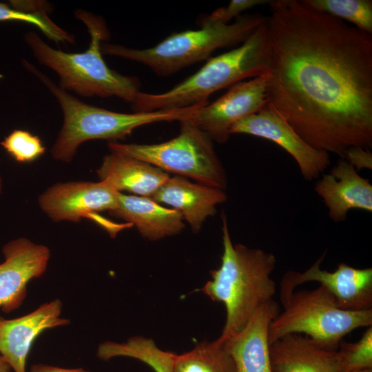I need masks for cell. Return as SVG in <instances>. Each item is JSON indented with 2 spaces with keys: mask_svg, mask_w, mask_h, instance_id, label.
<instances>
[{
  "mask_svg": "<svg viewBox=\"0 0 372 372\" xmlns=\"http://www.w3.org/2000/svg\"><path fill=\"white\" fill-rule=\"evenodd\" d=\"M176 137L157 144L109 142L111 152L147 162L162 170L199 183L225 190V169L214 150L212 140L203 131L186 121H180Z\"/></svg>",
  "mask_w": 372,
  "mask_h": 372,
  "instance_id": "ba28073f",
  "label": "cell"
},
{
  "mask_svg": "<svg viewBox=\"0 0 372 372\" xmlns=\"http://www.w3.org/2000/svg\"><path fill=\"white\" fill-rule=\"evenodd\" d=\"M222 222L221 264L211 271V280L201 291L225 307L226 320L218 338L223 342L240 331L261 304L273 299L276 285L271 275L276 258L262 249L234 245L224 214Z\"/></svg>",
  "mask_w": 372,
  "mask_h": 372,
  "instance_id": "7a4b0ae2",
  "label": "cell"
},
{
  "mask_svg": "<svg viewBox=\"0 0 372 372\" xmlns=\"http://www.w3.org/2000/svg\"><path fill=\"white\" fill-rule=\"evenodd\" d=\"M268 70L265 20L240 46L209 58L196 72L166 92H140L131 107L134 112H142L206 105L214 92L247 78L266 76Z\"/></svg>",
  "mask_w": 372,
  "mask_h": 372,
  "instance_id": "5b68a950",
  "label": "cell"
},
{
  "mask_svg": "<svg viewBox=\"0 0 372 372\" xmlns=\"http://www.w3.org/2000/svg\"><path fill=\"white\" fill-rule=\"evenodd\" d=\"M12 368L3 357L0 354V372H11Z\"/></svg>",
  "mask_w": 372,
  "mask_h": 372,
  "instance_id": "f546056e",
  "label": "cell"
},
{
  "mask_svg": "<svg viewBox=\"0 0 372 372\" xmlns=\"http://www.w3.org/2000/svg\"><path fill=\"white\" fill-rule=\"evenodd\" d=\"M283 311L271 321L270 344L289 334H304L320 347L337 350L345 335L372 326V309L351 311L339 308L322 286L293 291L282 302Z\"/></svg>",
  "mask_w": 372,
  "mask_h": 372,
  "instance_id": "52a82bcc",
  "label": "cell"
},
{
  "mask_svg": "<svg viewBox=\"0 0 372 372\" xmlns=\"http://www.w3.org/2000/svg\"><path fill=\"white\" fill-rule=\"evenodd\" d=\"M344 372H372V369H366L361 370L348 371Z\"/></svg>",
  "mask_w": 372,
  "mask_h": 372,
  "instance_id": "4dcf8cb0",
  "label": "cell"
},
{
  "mask_svg": "<svg viewBox=\"0 0 372 372\" xmlns=\"http://www.w3.org/2000/svg\"><path fill=\"white\" fill-rule=\"evenodd\" d=\"M279 313V305L273 299L263 303L240 331L223 341L236 372H273L269 329Z\"/></svg>",
  "mask_w": 372,
  "mask_h": 372,
  "instance_id": "9a60e30c",
  "label": "cell"
},
{
  "mask_svg": "<svg viewBox=\"0 0 372 372\" xmlns=\"http://www.w3.org/2000/svg\"><path fill=\"white\" fill-rule=\"evenodd\" d=\"M174 372H236L225 343L217 339L203 342L191 351L176 355Z\"/></svg>",
  "mask_w": 372,
  "mask_h": 372,
  "instance_id": "603a6c76",
  "label": "cell"
},
{
  "mask_svg": "<svg viewBox=\"0 0 372 372\" xmlns=\"http://www.w3.org/2000/svg\"><path fill=\"white\" fill-rule=\"evenodd\" d=\"M266 84L267 75L240 81L213 103L198 107L182 121L196 127L212 141L224 143L235 123L258 112L267 103Z\"/></svg>",
  "mask_w": 372,
  "mask_h": 372,
  "instance_id": "8fae6325",
  "label": "cell"
},
{
  "mask_svg": "<svg viewBox=\"0 0 372 372\" xmlns=\"http://www.w3.org/2000/svg\"><path fill=\"white\" fill-rule=\"evenodd\" d=\"M2 253L5 260L0 263V309L10 313L23 303L28 283L46 271L50 251L45 245L19 238L4 245Z\"/></svg>",
  "mask_w": 372,
  "mask_h": 372,
  "instance_id": "4fadbf2b",
  "label": "cell"
},
{
  "mask_svg": "<svg viewBox=\"0 0 372 372\" xmlns=\"http://www.w3.org/2000/svg\"><path fill=\"white\" fill-rule=\"evenodd\" d=\"M350 163L357 171L362 168H372V154L370 150L362 147H351L347 151L344 158Z\"/></svg>",
  "mask_w": 372,
  "mask_h": 372,
  "instance_id": "83f0119b",
  "label": "cell"
},
{
  "mask_svg": "<svg viewBox=\"0 0 372 372\" xmlns=\"http://www.w3.org/2000/svg\"><path fill=\"white\" fill-rule=\"evenodd\" d=\"M30 372H90L83 369H65L43 364H33Z\"/></svg>",
  "mask_w": 372,
  "mask_h": 372,
  "instance_id": "f1b7e54d",
  "label": "cell"
},
{
  "mask_svg": "<svg viewBox=\"0 0 372 372\" xmlns=\"http://www.w3.org/2000/svg\"><path fill=\"white\" fill-rule=\"evenodd\" d=\"M325 254L324 252L304 272L290 271L283 276L280 286L281 302L289 297L297 286L307 282H317L343 310L358 311L372 309V269L355 268L341 262L332 272L322 270L320 266Z\"/></svg>",
  "mask_w": 372,
  "mask_h": 372,
  "instance_id": "30bf717a",
  "label": "cell"
},
{
  "mask_svg": "<svg viewBox=\"0 0 372 372\" xmlns=\"http://www.w3.org/2000/svg\"><path fill=\"white\" fill-rule=\"evenodd\" d=\"M3 74L0 73V81L3 79Z\"/></svg>",
  "mask_w": 372,
  "mask_h": 372,
  "instance_id": "d6a6232c",
  "label": "cell"
},
{
  "mask_svg": "<svg viewBox=\"0 0 372 372\" xmlns=\"http://www.w3.org/2000/svg\"><path fill=\"white\" fill-rule=\"evenodd\" d=\"M0 145L17 162L28 163L34 161L45 152L41 139L23 130H14Z\"/></svg>",
  "mask_w": 372,
  "mask_h": 372,
  "instance_id": "d4e9b609",
  "label": "cell"
},
{
  "mask_svg": "<svg viewBox=\"0 0 372 372\" xmlns=\"http://www.w3.org/2000/svg\"><path fill=\"white\" fill-rule=\"evenodd\" d=\"M23 65L48 89L60 105L63 122L50 152L54 159L67 163L72 161L79 145L85 141L104 139L115 142L140 126L161 121H182L201 106L130 114L113 112L79 99L28 61L23 60Z\"/></svg>",
  "mask_w": 372,
  "mask_h": 372,
  "instance_id": "277c9868",
  "label": "cell"
},
{
  "mask_svg": "<svg viewBox=\"0 0 372 372\" xmlns=\"http://www.w3.org/2000/svg\"><path fill=\"white\" fill-rule=\"evenodd\" d=\"M61 311L62 302L56 298L17 318L0 316V354L14 372H25L32 344L41 333L70 323L61 317Z\"/></svg>",
  "mask_w": 372,
  "mask_h": 372,
  "instance_id": "5bb4252c",
  "label": "cell"
},
{
  "mask_svg": "<svg viewBox=\"0 0 372 372\" xmlns=\"http://www.w3.org/2000/svg\"><path fill=\"white\" fill-rule=\"evenodd\" d=\"M3 178H2L1 176L0 175V194L3 192Z\"/></svg>",
  "mask_w": 372,
  "mask_h": 372,
  "instance_id": "1f68e13d",
  "label": "cell"
},
{
  "mask_svg": "<svg viewBox=\"0 0 372 372\" xmlns=\"http://www.w3.org/2000/svg\"><path fill=\"white\" fill-rule=\"evenodd\" d=\"M135 225L140 234L150 240L179 234L184 228L180 212L166 208L148 197L120 192L116 208L109 212Z\"/></svg>",
  "mask_w": 372,
  "mask_h": 372,
  "instance_id": "d6986e66",
  "label": "cell"
},
{
  "mask_svg": "<svg viewBox=\"0 0 372 372\" xmlns=\"http://www.w3.org/2000/svg\"><path fill=\"white\" fill-rule=\"evenodd\" d=\"M177 354L160 349L154 340L134 336L125 342L105 341L97 349L96 355L103 360L116 357H129L148 364L154 372H174Z\"/></svg>",
  "mask_w": 372,
  "mask_h": 372,
  "instance_id": "44dd1931",
  "label": "cell"
},
{
  "mask_svg": "<svg viewBox=\"0 0 372 372\" xmlns=\"http://www.w3.org/2000/svg\"><path fill=\"white\" fill-rule=\"evenodd\" d=\"M49 7L41 1H11L0 3V22L19 21L39 29L56 43H75V36L59 27L50 18Z\"/></svg>",
  "mask_w": 372,
  "mask_h": 372,
  "instance_id": "7402d4cb",
  "label": "cell"
},
{
  "mask_svg": "<svg viewBox=\"0 0 372 372\" xmlns=\"http://www.w3.org/2000/svg\"><path fill=\"white\" fill-rule=\"evenodd\" d=\"M100 180H105L119 192L126 191L150 198L169 178L163 170L143 161L111 152L96 170Z\"/></svg>",
  "mask_w": 372,
  "mask_h": 372,
  "instance_id": "ffe728a7",
  "label": "cell"
},
{
  "mask_svg": "<svg viewBox=\"0 0 372 372\" xmlns=\"http://www.w3.org/2000/svg\"><path fill=\"white\" fill-rule=\"evenodd\" d=\"M119 194L105 180L58 183L44 191L39 196L38 203L41 210L54 222L79 223L83 218H99L100 224L115 237L125 225L103 221L96 213L114 210Z\"/></svg>",
  "mask_w": 372,
  "mask_h": 372,
  "instance_id": "9c48e42d",
  "label": "cell"
},
{
  "mask_svg": "<svg viewBox=\"0 0 372 372\" xmlns=\"http://www.w3.org/2000/svg\"><path fill=\"white\" fill-rule=\"evenodd\" d=\"M314 190L334 222L345 220L351 209L372 212V185L344 158H340L329 174H323Z\"/></svg>",
  "mask_w": 372,
  "mask_h": 372,
  "instance_id": "2e32d148",
  "label": "cell"
},
{
  "mask_svg": "<svg viewBox=\"0 0 372 372\" xmlns=\"http://www.w3.org/2000/svg\"><path fill=\"white\" fill-rule=\"evenodd\" d=\"M338 350L345 371L372 369V326L355 342L342 340Z\"/></svg>",
  "mask_w": 372,
  "mask_h": 372,
  "instance_id": "484cf974",
  "label": "cell"
},
{
  "mask_svg": "<svg viewBox=\"0 0 372 372\" xmlns=\"http://www.w3.org/2000/svg\"><path fill=\"white\" fill-rule=\"evenodd\" d=\"M266 0H232L227 6L216 9L204 19L227 24L233 19L240 16L243 11L258 5L269 3Z\"/></svg>",
  "mask_w": 372,
  "mask_h": 372,
  "instance_id": "4316f807",
  "label": "cell"
},
{
  "mask_svg": "<svg viewBox=\"0 0 372 372\" xmlns=\"http://www.w3.org/2000/svg\"><path fill=\"white\" fill-rule=\"evenodd\" d=\"M180 213L192 229L198 231L207 218L216 213V206L227 200L223 189L194 183L184 177H169L150 197Z\"/></svg>",
  "mask_w": 372,
  "mask_h": 372,
  "instance_id": "e0dca14e",
  "label": "cell"
},
{
  "mask_svg": "<svg viewBox=\"0 0 372 372\" xmlns=\"http://www.w3.org/2000/svg\"><path fill=\"white\" fill-rule=\"evenodd\" d=\"M317 11L327 13L372 34L371 0H302Z\"/></svg>",
  "mask_w": 372,
  "mask_h": 372,
  "instance_id": "cb8c5ba5",
  "label": "cell"
},
{
  "mask_svg": "<svg viewBox=\"0 0 372 372\" xmlns=\"http://www.w3.org/2000/svg\"><path fill=\"white\" fill-rule=\"evenodd\" d=\"M74 16L86 26L90 37L88 48L81 52H66L53 48L35 32L24 40L38 62L53 70L59 78V86L85 97L116 96L132 103L140 91V81L110 68L103 58L101 45L110 38L104 19L78 9Z\"/></svg>",
  "mask_w": 372,
  "mask_h": 372,
  "instance_id": "3957f363",
  "label": "cell"
},
{
  "mask_svg": "<svg viewBox=\"0 0 372 372\" xmlns=\"http://www.w3.org/2000/svg\"><path fill=\"white\" fill-rule=\"evenodd\" d=\"M269 104L313 147L372 148V34L307 6L269 2Z\"/></svg>",
  "mask_w": 372,
  "mask_h": 372,
  "instance_id": "6da1fadb",
  "label": "cell"
},
{
  "mask_svg": "<svg viewBox=\"0 0 372 372\" xmlns=\"http://www.w3.org/2000/svg\"><path fill=\"white\" fill-rule=\"evenodd\" d=\"M273 372H344L338 350H329L302 334H289L270 344Z\"/></svg>",
  "mask_w": 372,
  "mask_h": 372,
  "instance_id": "ac0fdd59",
  "label": "cell"
},
{
  "mask_svg": "<svg viewBox=\"0 0 372 372\" xmlns=\"http://www.w3.org/2000/svg\"><path fill=\"white\" fill-rule=\"evenodd\" d=\"M265 20L259 14L240 15L227 24L203 19L200 29L173 33L148 48L103 43L101 51L103 54L141 63L157 75L167 76L209 59L218 49L242 43Z\"/></svg>",
  "mask_w": 372,
  "mask_h": 372,
  "instance_id": "8992f818",
  "label": "cell"
},
{
  "mask_svg": "<svg viewBox=\"0 0 372 372\" xmlns=\"http://www.w3.org/2000/svg\"><path fill=\"white\" fill-rule=\"evenodd\" d=\"M230 134H245L267 139L288 152L304 180L318 178L331 163L329 154L304 141L268 103L260 111L235 123Z\"/></svg>",
  "mask_w": 372,
  "mask_h": 372,
  "instance_id": "7c38bea8",
  "label": "cell"
}]
</instances>
